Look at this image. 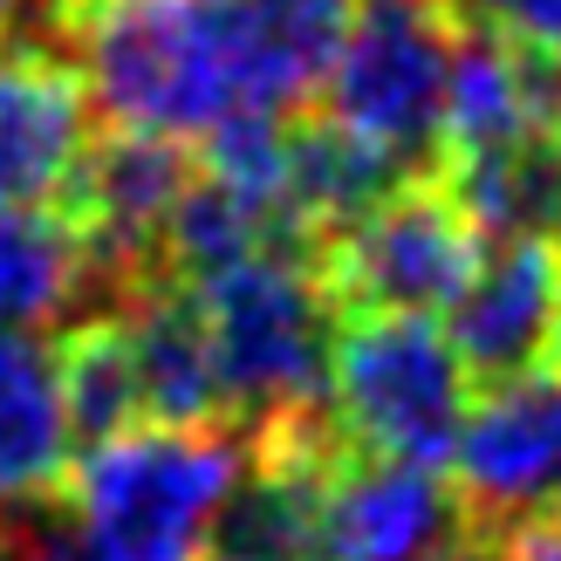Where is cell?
I'll list each match as a JSON object with an SVG mask.
<instances>
[{
    "label": "cell",
    "mask_w": 561,
    "mask_h": 561,
    "mask_svg": "<svg viewBox=\"0 0 561 561\" xmlns=\"http://www.w3.org/2000/svg\"><path fill=\"white\" fill-rule=\"evenodd\" d=\"M55 48L110 130L199 145L219 124L267 117L247 0H69Z\"/></svg>",
    "instance_id": "obj_1"
},
{
    "label": "cell",
    "mask_w": 561,
    "mask_h": 561,
    "mask_svg": "<svg viewBox=\"0 0 561 561\" xmlns=\"http://www.w3.org/2000/svg\"><path fill=\"white\" fill-rule=\"evenodd\" d=\"M247 453L240 425H130L76 445L55 507L96 561H206Z\"/></svg>",
    "instance_id": "obj_2"
},
{
    "label": "cell",
    "mask_w": 561,
    "mask_h": 561,
    "mask_svg": "<svg viewBox=\"0 0 561 561\" xmlns=\"http://www.w3.org/2000/svg\"><path fill=\"white\" fill-rule=\"evenodd\" d=\"M206 322L219 411L247 438L322 417V377L335 343V295L316 267V247H261L233 267L192 280Z\"/></svg>",
    "instance_id": "obj_3"
},
{
    "label": "cell",
    "mask_w": 561,
    "mask_h": 561,
    "mask_svg": "<svg viewBox=\"0 0 561 561\" xmlns=\"http://www.w3.org/2000/svg\"><path fill=\"white\" fill-rule=\"evenodd\" d=\"M472 404V370L438 316H343L329 343L322 417L350 453L445 466Z\"/></svg>",
    "instance_id": "obj_4"
},
{
    "label": "cell",
    "mask_w": 561,
    "mask_h": 561,
    "mask_svg": "<svg viewBox=\"0 0 561 561\" xmlns=\"http://www.w3.org/2000/svg\"><path fill=\"white\" fill-rule=\"evenodd\" d=\"M453 48L459 27L438 0H356L308 110L398 179L438 172V103Z\"/></svg>",
    "instance_id": "obj_5"
},
{
    "label": "cell",
    "mask_w": 561,
    "mask_h": 561,
    "mask_svg": "<svg viewBox=\"0 0 561 561\" xmlns=\"http://www.w3.org/2000/svg\"><path fill=\"white\" fill-rule=\"evenodd\" d=\"M486 254L459 192L438 172H411L383 185L356 219H343L316 267L335 295V316H445Z\"/></svg>",
    "instance_id": "obj_6"
},
{
    "label": "cell",
    "mask_w": 561,
    "mask_h": 561,
    "mask_svg": "<svg viewBox=\"0 0 561 561\" xmlns=\"http://www.w3.org/2000/svg\"><path fill=\"white\" fill-rule=\"evenodd\" d=\"M466 520L480 535L535 520L561 493V363L472 383L459 438L445 453Z\"/></svg>",
    "instance_id": "obj_7"
},
{
    "label": "cell",
    "mask_w": 561,
    "mask_h": 561,
    "mask_svg": "<svg viewBox=\"0 0 561 561\" xmlns=\"http://www.w3.org/2000/svg\"><path fill=\"white\" fill-rule=\"evenodd\" d=\"M472 535L445 466L335 453L316 493V561H417Z\"/></svg>",
    "instance_id": "obj_8"
},
{
    "label": "cell",
    "mask_w": 561,
    "mask_h": 561,
    "mask_svg": "<svg viewBox=\"0 0 561 561\" xmlns=\"http://www.w3.org/2000/svg\"><path fill=\"white\" fill-rule=\"evenodd\" d=\"M96 110L76 62L55 42H0V206L76 199Z\"/></svg>",
    "instance_id": "obj_9"
},
{
    "label": "cell",
    "mask_w": 561,
    "mask_h": 561,
    "mask_svg": "<svg viewBox=\"0 0 561 561\" xmlns=\"http://www.w3.org/2000/svg\"><path fill=\"white\" fill-rule=\"evenodd\" d=\"M445 335L466 356L472 383L548 363L561 335V247L535 233L486 240L472 280L445 308Z\"/></svg>",
    "instance_id": "obj_10"
},
{
    "label": "cell",
    "mask_w": 561,
    "mask_h": 561,
    "mask_svg": "<svg viewBox=\"0 0 561 561\" xmlns=\"http://www.w3.org/2000/svg\"><path fill=\"white\" fill-rule=\"evenodd\" d=\"M541 130H548V62L459 27L445 103H438V164L514 151Z\"/></svg>",
    "instance_id": "obj_11"
},
{
    "label": "cell",
    "mask_w": 561,
    "mask_h": 561,
    "mask_svg": "<svg viewBox=\"0 0 561 561\" xmlns=\"http://www.w3.org/2000/svg\"><path fill=\"white\" fill-rule=\"evenodd\" d=\"M76 425L62 404L55 335H0V507H42L62 493Z\"/></svg>",
    "instance_id": "obj_12"
},
{
    "label": "cell",
    "mask_w": 561,
    "mask_h": 561,
    "mask_svg": "<svg viewBox=\"0 0 561 561\" xmlns=\"http://www.w3.org/2000/svg\"><path fill=\"white\" fill-rule=\"evenodd\" d=\"M117 322H124V350L137 370L145 425H227L206 322L179 280H151L130 301H117Z\"/></svg>",
    "instance_id": "obj_13"
},
{
    "label": "cell",
    "mask_w": 561,
    "mask_h": 561,
    "mask_svg": "<svg viewBox=\"0 0 561 561\" xmlns=\"http://www.w3.org/2000/svg\"><path fill=\"white\" fill-rule=\"evenodd\" d=\"M96 316V267L62 206H0V335H55Z\"/></svg>",
    "instance_id": "obj_14"
},
{
    "label": "cell",
    "mask_w": 561,
    "mask_h": 561,
    "mask_svg": "<svg viewBox=\"0 0 561 561\" xmlns=\"http://www.w3.org/2000/svg\"><path fill=\"white\" fill-rule=\"evenodd\" d=\"M55 370H62V404H69L76 445H96L110 432L145 425L117 308H96V316H76L69 329H55Z\"/></svg>",
    "instance_id": "obj_15"
},
{
    "label": "cell",
    "mask_w": 561,
    "mask_h": 561,
    "mask_svg": "<svg viewBox=\"0 0 561 561\" xmlns=\"http://www.w3.org/2000/svg\"><path fill=\"white\" fill-rule=\"evenodd\" d=\"M453 27L493 35L535 62H561V0H438Z\"/></svg>",
    "instance_id": "obj_16"
},
{
    "label": "cell",
    "mask_w": 561,
    "mask_h": 561,
    "mask_svg": "<svg viewBox=\"0 0 561 561\" xmlns=\"http://www.w3.org/2000/svg\"><path fill=\"white\" fill-rule=\"evenodd\" d=\"M14 561H96L69 527V514L42 500V507H14Z\"/></svg>",
    "instance_id": "obj_17"
},
{
    "label": "cell",
    "mask_w": 561,
    "mask_h": 561,
    "mask_svg": "<svg viewBox=\"0 0 561 561\" xmlns=\"http://www.w3.org/2000/svg\"><path fill=\"white\" fill-rule=\"evenodd\" d=\"M69 0H0V42H62Z\"/></svg>",
    "instance_id": "obj_18"
},
{
    "label": "cell",
    "mask_w": 561,
    "mask_h": 561,
    "mask_svg": "<svg viewBox=\"0 0 561 561\" xmlns=\"http://www.w3.org/2000/svg\"><path fill=\"white\" fill-rule=\"evenodd\" d=\"M493 541V561H561V520H520V527H500Z\"/></svg>",
    "instance_id": "obj_19"
},
{
    "label": "cell",
    "mask_w": 561,
    "mask_h": 561,
    "mask_svg": "<svg viewBox=\"0 0 561 561\" xmlns=\"http://www.w3.org/2000/svg\"><path fill=\"white\" fill-rule=\"evenodd\" d=\"M417 561H493V541L472 527L466 541H453V548H432V554H417Z\"/></svg>",
    "instance_id": "obj_20"
},
{
    "label": "cell",
    "mask_w": 561,
    "mask_h": 561,
    "mask_svg": "<svg viewBox=\"0 0 561 561\" xmlns=\"http://www.w3.org/2000/svg\"><path fill=\"white\" fill-rule=\"evenodd\" d=\"M548 137L561 145V62H548Z\"/></svg>",
    "instance_id": "obj_21"
},
{
    "label": "cell",
    "mask_w": 561,
    "mask_h": 561,
    "mask_svg": "<svg viewBox=\"0 0 561 561\" xmlns=\"http://www.w3.org/2000/svg\"><path fill=\"white\" fill-rule=\"evenodd\" d=\"M0 561H14V514L0 507Z\"/></svg>",
    "instance_id": "obj_22"
},
{
    "label": "cell",
    "mask_w": 561,
    "mask_h": 561,
    "mask_svg": "<svg viewBox=\"0 0 561 561\" xmlns=\"http://www.w3.org/2000/svg\"><path fill=\"white\" fill-rule=\"evenodd\" d=\"M548 363H561V335H554V356H548Z\"/></svg>",
    "instance_id": "obj_23"
},
{
    "label": "cell",
    "mask_w": 561,
    "mask_h": 561,
    "mask_svg": "<svg viewBox=\"0 0 561 561\" xmlns=\"http://www.w3.org/2000/svg\"><path fill=\"white\" fill-rule=\"evenodd\" d=\"M213 561H227V554H213ZM301 561H316V554H301Z\"/></svg>",
    "instance_id": "obj_24"
},
{
    "label": "cell",
    "mask_w": 561,
    "mask_h": 561,
    "mask_svg": "<svg viewBox=\"0 0 561 561\" xmlns=\"http://www.w3.org/2000/svg\"><path fill=\"white\" fill-rule=\"evenodd\" d=\"M554 520H561V493H554Z\"/></svg>",
    "instance_id": "obj_25"
}]
</instances>
